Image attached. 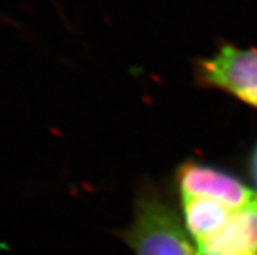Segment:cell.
Returning a JSON list of instances; mask_svg holds the SVG:
<instances>
[{"mask_svg":"<svg viewBox=\"0 0 257 255\" xmlns=\"http://www.w3.org/2000/svg\"><path fill=\"white\" fill-rule=\"evenodd\" d=\"M121 237L136 255H199L180 220L154 190H143Z\"/></svg>","mask_w":257,"mask_h":255,"instance_id":"obj_1","label":"cell"},{"mask_svg":"<svg viewBox=\"0 0 257 255\" xmlns=\"http://www.w3.org/2000/svg\"><path fill=\"white\" fill-rule=\"evenodd\" d=\"M196 77L206 87L225 91L257 108V49L222 46L196 65Z\"/></svg>","mask_w":257,"mask_h":255,"instance_id":"obj_2","label":"cell"},{"mask_svg":"<svg viewBox=\"0 0 257 255\" xmlns=\"http://www.w3.org/2000/svg\"><path fill=\"white\" fill-rule=\"evenodd\" d=\"M176 182L182 198H209L232 210H238L257 197L238 177L223 169L196 162L180 165Z\"/></svg>","mask_w":257,"mask_h":255,"instance_id":"obj_3","label":"cell"},{"mask_svg":"<svg viewBox=\"0 0 257 255\" xmlns=\"http://www.w3.org/2000/svg\"><path fill=\"white\" fill-rule=\"evenodd\" d=\"M199 255H257V197L232 211L219 229L196 242Z\"/></svg>","mask_w":257,"mask_h":255,"instance_id":"obj_4","label":"cell"},{"mask_svg":"<svg viewBox=\"0 0 257 255\" xmlns=\"http://www.w3.org/2000/svg\"><path fill=\"white\" fill-rule=\"evenodd\" d=\"M182 206L187 232L195 242L219 229L235 211L209 198H182Z\"/></svg>","mask_w":257,"mask_h":255,"instance_id":"obj_5","label":"cell"},{"mask_svg":"<svg viewBox=\"0 0 257 255\" xmlns=\"http://www.w3.org/2000/svg\"><path fill=\"white\" fill-rule=\"evenodd\" d=\"M252 174H253L254 186H256V190H257V146H256V149H254L253 160H252ZM256 194H257V191H256Z\"/></svg>","mask_w":257,"mask_h":255,"instance_id":"obj_6","label":"cell"}]
</instances>
